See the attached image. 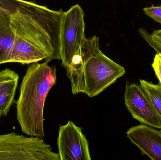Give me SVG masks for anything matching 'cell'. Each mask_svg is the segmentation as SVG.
Returning a JSON list of instances; mask_svg holds the SVG:
<instances>
[{
	"label": "cell",
	"instance_id": "obj_1",
	"mask_svg": "<svg viewBox=\"0 0 161 160\" xmlns=\"http://www.w3.org/2000/svg\"><path fill=\"white\" fill-rule=\"evenodd\" d=\"M56 69L48 62L35 63L28 67L17 101V118L22 131L29 136L43 138L45 101L56 83Z\"/></svg>",
	"mask_w": 161,
	"mask_h": 160
},
{
	"label": "cell",
	"instance_id": "obj_2",
	"mask_svg": "<svg viewBox=\"0 0 161 160\" xmlns=\"http://www.w3.org/2000/svg\"><path fill=\"white\" fill-rule=\"evenodd\" d=\"M81 50L84 63L80 93H84L90 98L96 96L125 73L124 67L100 50L98 37L86 38Z\"/></svg>",
	"mask_w": 161,
	"mask_h": 160
},
{
	"label": "cell",
	"instance_id": "obj_3",
	"mask_svg": "<svg viewBox=\"0 0 161 160\" xmlns=\"http://www.w3.org/2000/svg\"><path fill=\"white\" fill-rule=\"evenodd\" d=\"M0 160H60L41 138L15 132L0 135Z\"/></svg>",
	"mask_w": 161,
	"mask_h": 160
},
{
	"label": "cell",
	"instance_id": "obj_4",
	"mask_svg": "<svg viewBox=\"0 0 161 160\" xmlns=\"http://www.w3.org/2000/svg\"><path fill=\"white\" fill-rule=\"evenodd\" d=\"M84 17V12L79 4L63 12L59 42L61 65L65 68L70 65L73 57L84 44L86 39Z\"/></svg>",
	"mask_w": 161,
	"mask_h": 160
},
{
	"label": "cell",
	"instance_id": "obj_5",
	"mask_svg": "<svg viewBox=\"0 0 161 160\" xmlns=\"http://www.w3.org/2000/svg\"><path fill=\"white\" fill-rule=\"evenodd\" d=\"M125 104L134 119L141 124L161 130V118L141 85L126 82Z\"/></svg>",
	"mask_w": 161,
	"mask_h": 160
},
{
	"label": "cell",
	"instance_id": "obj_6",
	"mask_svg": "<svg viewBox=\"0 0 161 160\" xmlns=\"http://www.w3.org/2000/svg\"><path fill=\"white\" fill-rule=\"evenodd\" d=\"M60 160H91L89 142L82 129L72 121L60 126L57 139Z\"/></svg>",
	"mask_w": 161,
	"mask_h": 160
},
{
	"label": "cell",
	"instance_id": "obj_7",
	"mask_svg": "<svg viewBox=\"0 0 161 160\" xmlns=\"http://www.w3.org/2000/svg\"><path fill=\"white\" fill-rule=\"evenodd\" d=\"M130 142L152 160H161V130L147 125L131 127L126 132Z\"/></svg>",
	"mask_w": 161,
	"mask_h": 160
},
{
	"label": "cell",
	"instance_id": "obj_8",
	"mask_svg": "<svg viewBox=\"0 0 161 160\" xmlns=\"http://www.w3.org/2000/svg\"><path fill=\"white\" fill-rule=\"evenodd\" d=\"M44 59L46 62H50L49 54L44 49L26 39L15 35L14 44L8 54L7 63L29 65Z\"/></svg>",
	"mask_w": 161,
	"mask_h": 160
},
{
	"label": "cell",
	"instance_id": "obj_9",
	"mask_svg": "<svg viewBox=\"0 0 161 160\" xmlns=\"http://www.w3.org/2000/svg\"><path fill=\"white\" fill-rule=\"evenodd\" d=\"M19 74L6 68L0 71V116L7 115L14 102Z\"/></svg>",
	"mask_w": 161,
	"mask_h": 160
},
{
	"label": "cell",
	"instance_id": "obj_10",
	"mask_svg": "<svg viewBox=\"0 0 161 160\" xmlns=\"http://www.w3.org/2000/svg\"><path fill=\"white\" fill-rule=\"evenodd\" d=\"M10 18L0 16V65L7 63L15 40V33L11 27Z\"/></svg>",
	"mask_w": 161,
	"mask_h": 160
},
{
	"label": "cell",
	"instance_id": "obj_11",
	"mask_svg": "<svg viewBox=\"0 0 161 160\" xmlns=\"http://www.w3.org/2000/svg\"><path fill=\"white\" fill-rule=\"evenodd\" d=\"M140 85L151 100L155 110L161 118V85L154 84L144 80H140Z\"/></svg>",
	"mask_w": 161,
	"mask_h": 160
},
{
	"label": "cell",
	"instance_id": "obj_12",
	"mask_svg": "<svg viewBox=\"0 0 161 160\" xmlns=\"http://www.w3.org/2000/svg\"><path fill=\"white\" fill-rule=\"evenodd\" d=\"M26 2L24 0H0V16L13 17Z\"/></svg>",
	"mask_w": 161,
	"mask_h": 160
},
{
	"label": "cell",
	"instance_id": "obj_13",
	"mask_svg": "<svg viewBox=\"0 0 161 160\" xmlns=\"http://www.w3.org/2000/svg\"><path fill=\"white\" fill-rule=\"evenodd\" d=\"M139 32L140 35L150 47H152L157 53H161V44L153 38L151 34L143 28H139Z\"/></svg>",
	"mask_w": 161,
	"mask_h": 160
},
{
	"label": "cell",
	"instance_id": "obj_14",
	"mask_svg": "<svg viewBox=\"0 0 161 160\" xmlns=\"http://www.w3.org/2000/svg\"><path fill=\"white\" fill-rule=\"evenodd\" d=\"M143 11L145 15L154 19L155 21L161 24V6H154L145 7Z\"/></svg>",
	"mask_w": 161,
	"mask_h": 160
},
{
	"label": "cell",
	"instance_id": "obj_15",
	"mask_svg": "<svg viewBox=\"0 0 161 160\" xmlns=\"http://www.w3.org/2000/svg\"><path fill=\"white\" fill-rule=\"evenodd\" d=\"M152 66L161 85V53H157L155 54Z\"/></svg>",
	"mask_w": 161,
	"mask_h": 160
},
{
	"label": "cell",
	"instance_id": "obj_16",
	"mask_svg": "<svg viewBox=\"0 0 161 160\" xmlns=\"http://www.w3.org/2000/svg\"><path fill=\"white\" fill-rule=\"evenodd\" d=\"M151 34L153 38L161 44V30H155Z\"/></svg>",
	"mask_w": 161,
	"mask_h": 160
}]
</instances>
